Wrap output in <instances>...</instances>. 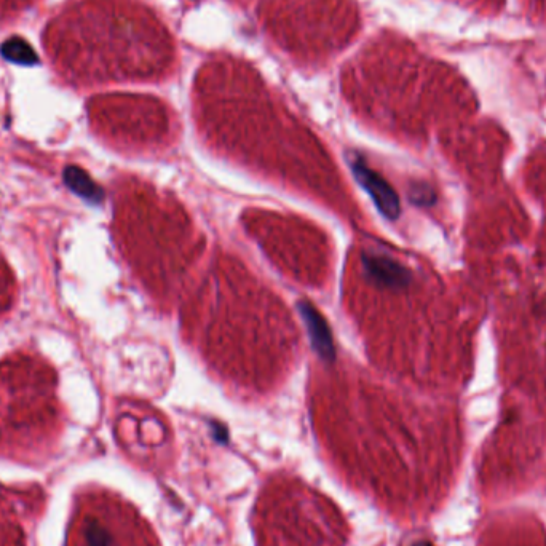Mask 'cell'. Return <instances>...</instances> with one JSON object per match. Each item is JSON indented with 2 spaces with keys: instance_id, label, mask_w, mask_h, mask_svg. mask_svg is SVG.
<instances>
[{
  "instance_id": "6da1fadb",
  "label": "cell",
  "mask_w": 546,
  "mask_h": 546,
  "mask_svg": "<svg viewBox=\"0 0 546 546\" xmlns=\"http://www.w3.org/2000/svg\"><path fill=\"white\" fill-rule=\"evenodd\" d=\"M44 45L72 84L160 79L176 64L167 29L135 0H74L48 21Z\"/></svg>"
},
{
  "instance_id": "7a4b0ae2",
  "label": "cell",
  "mask_w": 546,
  "mask_h": 546,
  "mask_svg": "<svg viewBox=\"0 0 546 546\" xmlns=\"http://www.w3.org/2000/svg\"><path fill=\"white\" fill-rule=\"evenodd\" d=\"M264 23L291 55L315 61L349 44L358 13L352 0H275L267 5Z\"/></svg>"
},
{
  "instance_id": "3957f363",
  "label": "cell",
  "mask_w": 546,
  "mask_h": 546,
  "mask_svg": "<svg viewBox=\"0 0 546 546\" xmlns=\"http://www.w3.org/2000/svg\"><path fill=\"white\" fill-rule=\"evenodd\" d=\"M352 170L361 186L371 195L380 213L388 219L398 218L401 211L400 198L392 186L379 173L371 170L363 160H353Z\"/></svg>"
},
{
  "instance_id": "277c9868",
  "label": "cell",
  "mask_w": 546,
  "mask_h": 546,
  "mask_svg": "<svg viewBox=\"0 0 546 546\" xmlns=\"http://www.w3.org/2000/svg\"><path fill=\"white\" fill-rule=\"evenodd\" d=\"M361 264L369 280L392 289L404 288L411 281V273L400 262L376 251L361 254Z\"/></svg>"
},
{
  "instance_id": "5b68a950",
  "label": "cell",
  "mask_w": 546,
  "mask_h": 546,
  "mask_svg": "<svg viewBox=\"0 0 546 546\" xmlns=\"http://www.w3.org/2000/svg\"><path fill=\"white\" fill-rule=\"evenodd\" d=\"M299 312L304 318L305 326L309 329L315 352L325 360H334L336 352H334L333 336H331V331H329L326 321L323 320L318 310L309 302H301Z\"/></svg>"
},
{
  "instance_id": "8992f818",
  "label": "cell",
  "mask_w": 546,
  "mask_h": 546,
  "mask_svg": "<svg viewBox=\"0 0 546 546\" xmlns=\"http://www.w3.org/2000/svg\"><path fill=\"white\" fill-rule=\"evenodd\" d=\"M64 181L77 195L88 202L99 203L103 200V190L99 189L95 181L80 168L69 167L64 173Z\"/></svg>"
},
{
  "instance_id": "52a82bcc",
  "label": "cell",
  "mask_w": 546,
  "mask_h": 546,
  "mask_svg": "<svg viewBox=\"0 0 546 546\" xmlns=\"http://www.w3.org/2000/svg\"><path fill=\"white\" fill-rule=\"evenodd\" d=\"M36 2L37 0H0V23L13 20Z\"/></svg>"
},
{
  "instance_id": "ba28073f",
  "label": "cell",
  "mask_w": 546,
  "mask_h": 546,
  "mask_svg": "<svg viewBox=\"0 0 546 546\" xmlns=\"http://www.w3.org/2000/svg\"><path fill=\"white\" fill-rule=\"evenodd\" d=\"M411 200L419 206H430L435 203V192L427 184H416L411 189Z\"/></svg>"
},
{
  "instance_id": "9c48e42d",
  "label": "cell",
  "mask_w": 546,
  "mask_h": 546,
  "mask_svg": "<svg viewBox=\"0 0 546 546\" xmlns=\"http://www.w3.org/2000/svg\"><path fill=\"white\" fill-rule=\"evenodd\" d=\"M419 546H430V545H425V543H424V545H419Z\"/></svg>"
}]
</instances>
